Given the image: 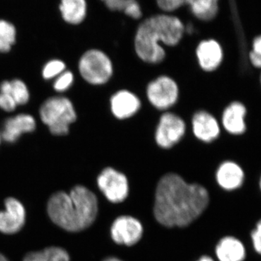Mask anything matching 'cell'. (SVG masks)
<instances>
[{
  "label": "cell",
  "mask_w": 261,
  "mask_h": 261,
  "mask_svg": "<svg viewBox=\"0 0 261 261\" xmlns=\"http://www.w3.org/2000/svg\"><path fill=\"white\" fill-rule=\"evenodd\" d=\"M210 201L205 187L187 183L176 173L164 175L158 183L154 216L166 227H186L198 219Z\"/></svg>",
  "instance_id": "obj_1"
},
{
  "label": "cell",
  "mask_w": 261,
  "mask_h": 261,
  "mask_svg": "<svg viewBox=\"0 0 261 261\" xmlns=\"http://www.w3.org/2000/svg\"><path fill=\"white\" fill-rule=\"evenodd\" d=\"M186 24L173 13L159 12L141 20L134 37L136 55L147 64H159L166 56L165 47L178 45Z\"/></svg>",
  "instance_id": "obj_2"
},
{
  "label": "cell",
  "mask_w": 261,
  "mask_h": 261,
  "mask_svg": "<svg viewBox=\"0 0 261 261\" xmlns=\"http://www.w3.org/2000/svg\"><path fill=\"white\" fill-rule=\"evenodd\" d=\"M47 214L59 227L80 232L92 226L97 218V196L82 185L73 187L70 193L56 192L48 200Z\"/></svg>",
  "instance_id": "obj_3"
},
{
  "label": "cell",
  "mask_w": 261,
  "mask_h": 261,
  "mask_svg": "<svg viewBox=\"0 0 261 261\" xmlns=\"http://www.w3.org/2000/svg\"><path fill=\"white\" fill-rule=\"evenodd\" d=\"M39 116L53 135L65 136L70 126L76 121V111L68 98L55 96L48 98L41 106Z\"/></svg>",
  "instance_id": "obj_4"
},
{
  "label": "cell",
  "mask_w": 261,
  "mask_h": 261,
  "mask_svg": "<svg viewBox=\"0 0 261 261\" xmlns=\"http://www.w3.org/2000/svg\"><path fill=\"white\" fill-rule=\"evenodd\" d=\"M78 68L83 80L91 85H104L113 75L112 61L99 49L85 51L79 61Z\"/></svg>",
  "instance_id": "obj_5"
},
{
  "label": "cell",
  "mask_w": 261,
  "mask_h": 261,
  "mask_svg": "<svg viewBox=\"0 0 261 261\" xmlns=\"http://www.w3.org/2000/svg\"><path fill=\"white\" fill-rule=\"evenodd\" d=\"M149 102L155 109L168 111L174 106L179 97L177 83L168 75H162L151 81L146 89Z\"/></svg>",
  "instance_id": "obj_6"
},
{
  "label": "cell",
  "mask_w": 261,
  "mask_h": 261,
  "mask_svg": "<svg viewBox=\"0 0 261 261\" xmlns=\"http://www.w3.org/2000/svg\"><path fill=\"white\" fill-rule=\"evenodd\" d=\"M186 130V123L181 117L171 112L163 113L154 132V141L161 149H171L179 143Z\"/></svg>",
  "instance_id": "obj_7"
},
{
  "label": "cell",
  "mask_w": 261,
  "mask_h": 261,
  "mask_svg": "<svg viewBox=\"0 0 261 261\" xmlns=\"http://www.w3.org/2000/svg\"><path fill=\"white\" fill-rule=\"evenodd\" d=\"M97 186L110 202L120 203L128 195L129 185L128 178L118 170L112 167L105 168L98 176Z\"/></svg>",
  "instance_id": "obj_8"
},
{
  "label": "cell",
  "mask_w": 261,
  "mask_h": 261,
  "mask_svg": "<svg viewBox=\"0 0 261 261\" xmlns=\"http://www.w3.org/2000/svg\"><path fill=\"white\" fill-rule=\"evenodd\" d=\"M111 238L118 245L132 246L138 243L143 234V227L139 220L129 216L117 218L111 228Z\"/></svg>",
  "instance_id": "obj_9"
},
{
  "label": "cell",
  "mask_w": 261,
  "mask_h": 261,
  "mask_svg": "<svg viewBox=\"0 0 261 261\" xmlns=\"http://www.w3.org/2000/svg\"><path fill=\"white\" fill-rule=\"evenodd\" d=\"M5 210L0 211V232L13 234L20 231L25 221V210L21 202L14 197L5 201Z\"/></svg>",
  "instance_id": "obj_10"
},
{
  "label": "cell",
  "mask_w": 261,
  "mask_h": 261,
  "mask_svg": "<svg viewBox=\"0 0 261 261\" xmlns=\"http://www.w3.org/2000/svg\"><path fill=\"white\" fill-rule=\"evenodd\" d=\"M247 108L243 102L236 100L230 102L221 115V125L228 134L243 136L247 130Z\"/></svg>",
  "instance_id": "obj_11"
},
{
  "label": "cell",
  "mask_w": 261,
  "mask_h": 261,
  "mask_svg": "<svg viewBox=\"0 0 261 261\" xmlns=\"http://www.w3.org/2000/svg\"><path fill=\"white\" fill-rule=\"evenodd\" d=\"M195 53L200 68L208 73L217 70L224 61L222 46L214 39H203L199 42Z\"/></svg>",
  "instance_id": "obj_12"
},
{
  "label": "cell",
  "mask_w": 261,
  "mask_h": 261,
  "mask_svg": "<svg viewBox=\"0 0 261 261\" xmlns=\"http://www.w3.org/2000/svg\"><path fill=\"white\" fill-rule=\"evenodd\" d=\"M193 135L197 140L205 143H211L221 135V125L217 118L205 111H199L192 118Z\"/></svg>",
  "instance_id": "obj_13"
},
{
  "label": "cell",
  "mask_w": 261,
  "mask_h": 261,
  "mask_svg": "<svg viewBox=\"0 0 261 261\" xmlns=\"http://www.w3.org/2000/svg\"><path fill=\"white\" fill-rule=\"evenodd\" d=\"M142 103L140 98L127 89H121L111 98V111L117 119H128L140 111Z\"/></svg>",
  "instance_id": "obj_14"
},
{
  "label": "cell",
  "mask_w": 261,
  "mask_h": 261,
  "mask_svg": "<svg viewBox=\"0 0 261 261\" xmlns=\"http://www.w3.org/2000/svg\"><path fill=\"white\" fill-rule=\"evenodd\" d=\"M37 128V122L32 115L20 113L5 120L2 138L8 143H14L23 134L32 133Z\"/></svg>",
  "instance_id": "obj_15"
},
{
  "label": "cell",
  "mask_w": 261,
  "mask_h": 261,
  "mask_svg": "<svg viewBox=\"0 0 261 261\" xmlns=\"http://www.w3.org/2000/svg\"><path fill=\"white\" fill-rule=\"evenodd\" d=\"M216 177L220 187L226 190H234L243 185L245 172L238 163L226 161L218 168Z\"/></svg>",
  "instance_id": "obj_16"
},
{
  "label": "cell",
  "mask_w": 261,
  "mask_h": 261,
  "mask_svg": "<svg viewBox=\"0 0 261 261\" xmlns=\"http://www.w3.org/2000/svg\"><path fill=\"white\" fill-rule=\"evenodd\" d=\"M59 8L62 18L71 25L83 23L88 14L87 0H61Z\"/></svg>",
  "instance_id": "obj_17"
},
{
  "label": "cell",
  "mask_w": 261,
  "mask_h": 261,
  "mask_svg": "<svg viewBox=\"0 0 261 261\" xmlns=\"http://www.w3.org/2000/svg\"><path fill=\"white\" fill-rule=\"evenodd\" d=\"M216 253L219 261H243L245 257V249L238 239L226 237L220 240Z\"/></svg>",
  "instance_id": "obj_18"
},
{
  "label": "cell",
  "mask_w": 261,
  "mask_h": 261,
  "mask_svg": "<svg viewBox=\"0 0 261 261\" xmlns=\"http://www.w3.org/2000/svg\"><path fill=\"white\" fill-rule=\"evenodd\" d=\"M220 0H192L188 5L194 18L200 22L212 21L219 12Z\"/></svg>",
  "instance_id": "obj_19"
},
{
  "label": "cell",
  "mask_w": 261,
  "mask_h": 261,
  "mask_svg": "<svg viewBox=\"0 0 261 261\" xmlns=\"http://www.w3.org/2000/svg\"><path fill=\"white\" fill-rule=\"evenodd\" d=\"M23 261H70V255L62 247H49L42 251L29 252Z\"/></svg>",
  "instance_id": "obj_20"
},
{
  "label": "cell",
  "mask_w": 261,
  "mask_h": 261,
  "mask_svg": "<svg viewBox=\"0 0 261 261\" xmlns=\"http://www.w3.org/2000/svg\"><path fill=\"white\" fill-rule=\"evenodd\" d=\"M17 32L15 25L8 20H0V53L10 51L16 42Z\"/></svg>",
  "instance_id": "obj_21"
},
{
  "label": "cell",
  "mask_w": 261,
  "mask_h": 261,
  "mask_svg": "<svg viewBox=\"0 0 261 261\" xmlns=\"http://www.w3.org/2000/svg\"><path fill=\"white\" fill-rule=\"evenodd\" d=\"M10 84L11 87H10V94L14 99L17 105L24 106L27 104L30 99V93L25 82L16 79V80L10 81Z\"/></svg>",
  "instance_id": "obj_22"
},
{
  "label": "cell",
  "mask_w": 261,
  "mask_h": 261,
  "mask_svg": "<svg viewBox=\"0 0 261 261\" xmlns=\"http://www.w3.org/2000/svg\"><path fill=\"white\" fill-rule=\"evenodd\" d=\"M160 12L173 13L178 11L185 6H188L192 0H154Z\"/></svg>",
  "instance_id": "obj_23"
},
{
  "label": "cell",
  "mask_w": 261,
  "mask_h": 261,
  "mask_svg": "<svg viewBox=\"0 0 261 261\" xmlns=\"http://www.w3.org/2000/svg\"><path fill=\"white\" fill-rule=\"evenodd\" d=\"M66 68L64 62L61 60H51L44 65L42 69V76L45 80L56 79L65 71Z\"/></svg>",
  "instance_id": "obj_24"
},
{
  "label": "cell",
  "mask_w": 261,
  "mask_h": 261,
  "mask_svg": "<svg viewBox=\"0 0 261 261\" xmlns=\"http://www.w3.org/2000/svg\"><path fill=\"white\" fill-rule=\"evenodd\" d=\"M74 82V75L69 70H65L61 75H58L54 84L53 88L58 92H64L69 89Z\"/></svg>",
  "instance_id": "obj_25"
},
{
  "label": "cell",
  "mask_w": 261,
  "mask_h": 261,
  "mask_svg": "<svg viewBox=\"0 0 261 261\" xmlns=\"http://www.w3.org/2000/svg\"><path fill=\"white\" fill-rule=\"evenodd\" d=\"M250 65L255 69L261 70V35L257 36L252 43V49L248 55Z\"/></svg>",
  "instance_id": "obj_26"
},
{
  "label": "cell",
  "mask_w": 261,
  "mask_h": 261,
  "mask_svg": "<svg viewBox=\"0 0 261 261\" xmlns=\"http://www.w3.org/2000/svg\"><path fill=\"white\" fill-rule=\"evenodd\" d=\"M17 103L9 94L0 92V108L5 112H13L16 109Z\"/></svg>",
  "instance_id": "obj_27"
},
{
  "label": "cell",
  "mask_w": 261,
  "mask_h": 261,
  "mask_svg": "<svg viewBox=\"0 0 261 261\" xmlns=\"http://www.w3.org/2000/svg\"><path fill=\"white\" fill-rule=\"evenodd\" d=\"M111 12L121 13L124 10L128 0H99Z\"/></svg>",
  "instance_id": "obj_28"
},
{
  "label": "cell",
  "mask_w": 261,
  "mask_h": 261,
  "mask_svg": "<svg viewBox=\"0 0 261 261\" xmlns=\"http://www.w3.org/2000/svg\"><path fill=\"white\" fill-rule=\"evenodd\" d=\"M252 243L255 250L261 254V220L257 224V227L252 233Z\"/></svg>",
  "instance_id": "obj_29"
},
{
  "label": "cell",
  "mask_w": 261,
  "mask_h": 261,
  "mask_svg": "<svg viewBox=\"0 0 261 261\" xmlns=\"http://www.w3.org/2000/svg\"><path fill=\"white\" fill-rule=\"evenodd\" d=\"M197 261H214L211 258V257L206 256V255H204V256L201 257L200 260Z\"/></svg>",
  "instance_id": "obj_30"
},
{
  "label": "cell",
  "mask_w": 261,
  "mask_h": 261,
  "mask_svg": "<svg viewBox=\"0 0 261 261\" xmlns=\"http://www.w3.org/2000/svg\"><path fill=\"white\" fill-rule=\"evenodd\" d=\"M103 261H123L121 260H120L119 258H118V257H107V258L105 259Z\"/></svg>",
  "instance_id": "obj_31"
},
{
  "label": "cell",
  "mask_w": 261,
  "mask_h": 261,
  "mask_svg": "<svg viewBox=\"0 0 261 261\" xmlns=\"http://www.w3.org/2000/svg\"><path fill=\"white\" fill-rule=\"evenodd\" d=\"M0 261H9L3 254L0 253Z\"/></svg>",
  "instance_id": "obj_32"
},
{
  "label": "cell",
  "mask_w": 261,
  "mask_h": 261,
  "mask_svg": "<svg viewBox=\"0 0 261 261\" xmlns=\"http://www.w3.org/2000/svg\"><path fill=\"white\" fill-rule=\"evenodd\" d=\"M2 140H3V138H2L1 132H0V144H1Z\"/></svg>",
  "instance_id": "obj_33"
},
{
  "label": "cell",
  "mask_w": 261,
  "mask_h": 261,
  "mask_svg": "<svg viewBox=\"0 0 261 261\" xmlns=\"http://www.w3.org/2000/svg\"><path fill=\"white\" fill-rule=\"evenodd\" d=\"M259 82H260V87H261V73L260 75V81H259Z\"/></svg>",
  "instance_id": "obj_34"
},
{
  "label": "cell",
  "mask_w": 261,
  "mask_h": 261,
  "mask_svg": "<svg viewBox=\"0 0 261 261\" xmlns=\"http://www.w3.org/2000/svg\"><path fill=\"white\" fill-rule=\"evenodd\" d=\"M260 189H261V177H260Z\"/></svg>",
  "instance_id": "obj_35"
}]
</instances>
